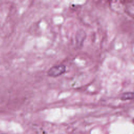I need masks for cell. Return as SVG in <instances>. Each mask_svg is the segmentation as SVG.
Here are the masks:
<instances>
[{
    "instance_id": "obj_1",
    "label": "cell",
    "mask_w": 134,
    "mask_h": 134,
    "mask_svg": "<svg viewBox=\"0 0 134 134\" xmlns=\"http://www.w3.org/2000/svg\"><path fill=\"white\" fill-rule=\"evenodd\" d=\"M66 71V66L63 64H60L51 67L47 72L48 76L51 77H57L64 74Z\"/></svg>"
},
{
    "instance_id": "obj_2",
    "label": "cell",
    "mask_w": 134,
    "mask_h": 134,
    "mask_svg": "<svg viewBox=\"0 0 134 134\" xmlns=\"http://www.w3.org/2000/svg\"><path fill=\"white\" fill-rule=\"evenodd\" d=\"M85 33L82 29L79 30L77 31L76 35V40L78 46L81 47L82 45V43H83V41L85 38Z\"/></svg>"
},
{
    "instance_id": "obj_3",
    "label": "cell",
    "mask_w": 134,
    "mask_h": 134,
    "mask_svg": "<svg viewBox=\"0 0 134 134\" xmlns=\"http://www.w3.org/2000/svg\"><path fill=\"white\" fill-rule=\"evenodd\" d=\"M134 98V92H128L123 93L120 96V99L122 100L132 99Z\"/></svg>"
}]
</instances>
